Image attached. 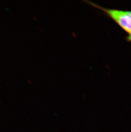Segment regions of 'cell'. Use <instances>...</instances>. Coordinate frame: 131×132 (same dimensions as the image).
I'll return each mask as SVG.
<instances>
[{
	"label": "cell",
	"mask_w": 131,
	"mask_h": 132,
	"mask_svg": "<svg viewBox=\"0 0 131 132\" xmlns=\"http://www.w3.org/2000/svg\"><path fill=\"white\" fill-rule=\"evenodd\" d=\"M84 2L104 12L109 17L115 21L127 32L128 35L127 39L131 41V15L129 14L128 11L106 8L89 1H85Z\"/></svg>",
	"instance_id": "1"
},
{
	"label": "cell",
	"mask_w": 131,
	"mask_h": 132,
	"mask_svg": "<svg viewBox=\"0 0 131 132\" xmlns=\"http://www.w3.org/2000/svg\"><path fill=\"white\" fill-rule=\"evenodd\" d=\"M128 13L131 15V11H128Z\"/></svg>",
	"instance_id": "2"
}]
</instances>
